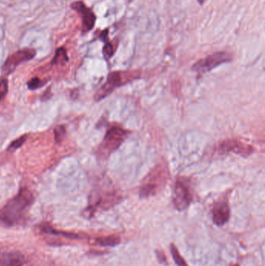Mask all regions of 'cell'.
<instances>
[{
  "label": "cell",
  "mask_w": 265,
  "mask_h": 266,
  "mask_svg": "<svg viewBox=\"0 0 265 266\" xmlns=\"http://www.w3.org/2000/svg\"><path fill=\"white\" fill-rule=\"evenodd\" d=\"M26 139H27V135H23L21 137L12 142L11 144L8 147L7 150L10 151V152H13V151L19 149L25 144V142L26 141Z\"/></svg>",
  "instance_id": "14"
},
{
  "label": "cell",
  "mask_w": 265,
  "mask_h": 266,
  "mask_svg": "<svg viewBox=\"0 0 265 266\" xmlns=\"http://www.w3.org/2000/svg\"><path fill=\"white\" fill-rule=\"evenodd\" d=\"M129 136V132L122 127H110L106 131L103 141L97 150V156L101 160L108 158L111 153H114L118 147L123 144L125 139Z\"/></svg>",
  "instance_id": "3"
},
{
  "label": "cell",
  "mask_w": 265,
  "mask_h": 266,
  "mask_svg": "<svg viewBox=\"0 0 265 266\" xmlns=\"http://www.w3.org/2000/svg\"><path fill=\"white\" fill-rule=\"evenodd\" d=\"M9 84L7 79L4 78L0 80V101H2L8 93Z\"/></svg>",
  "instance_id": "18"
},
{
  "label": "cell",
  "mask_w": 265,
  "mask_h": 266,
  "mask_svg": "<svg viewBox=\"0 0 265 266\" xmlns=\"http://www.w3.org/2000/svg\"><path fill=\"white\" fill-rule=\"evenodd\" d=\"M232 55L226 52H217L199 60L193 65L192 69L198 73H206L218 65L232 61Z\"/></svg>",
  "instance_id": "6"
},
{
  "label": "cell",
  "mask_w": 265,
  "mask_h": 266,
  "mask_svg": "<svg viewBox=\"0 0 265 266\" xmlns=\"http://www.w3.org/2000/svg\"><path fill=\"white\" fill-rule=\"evenodd\" d=\"M46 82H47V81L40 80L38 77H34V78H32L30 81L27 82V87H28L29 89H31V90H34V89L43 87Z\"/></svg>",
  "instance_id": "17"
},
{
  "label": "cell",
  "mask_w": 265,
  "mask_h": 266,
  "mask_svg": "<svg viewBox=\"0 0 265 266\" xmlns=\"http://www.w3.org/2000/svg\"><path fill=\"white\" fill-rule=\"evenodd\" d=\"M71 8L81 16L82 19V30L90 31L94 28L96 15L91 9L87 7L82 1H76L71 4Z\"/></svg>",
  "instance_id": "9"
},
{
  "label": "cell",
  "mask_w": 265,
  "mask_h": 266,
  "mask_svg": "<svg viewBox=\"0 0 265 266\" xmlns=\"http://www.w3.org/2000/svg\"><path fill=\"white\" fill-rule=\"evenodd\" d=\"M120 240L116 236H107L103 238L97 239V242L100 245L102 246H114L119 243Z\"/></svg>",
  "instance_id": "16"
},
{
  "label": "cell",
  "mask_w": 265,
  "mask_h": 266,
  "mask_svg": "<svg viewBox=\"0 0 265 266\" xmlns=\"http://www.w3.org/2000/svg\"><path fill=\"white\" fill-rule=\"evenodd\" d=\"M25 258L19 251H4L0 253V266H23Z\"/></svg>",
  "instance_id": "11"
},
{
  "label": "cell",
  "mask_w": 265,
  "mask_h": 266,
  "mask_svg": "<svg viewBox=\"0 0 265 266\" xmlns=\"http://www.w3.org/2000/svg\"><path fill=\"white\" fill-rule=\"evenodd\" d=\"M169 170L164 164H159L148 174L139 190L141 197L147 198L160 192L169 179Z\"/></svg>",
  "instance_id": "2"
},
{
  "label": "cell",
  "mask_w": 265,
  "mask_h": 266,
  "mask_svg": "<svg viewBox=\"0 0 265 266\" xmlns=\"http://www.w3.org/2000/svg\"><path fill=\"white\" fill-rule=\"evenodd\" d=\"M198 2H199L200 3L202 4V2H203V0H198Z\"/></svg>",
  "instance_id": "21"
},
{
  "label": "cell",
  "mask_w": 265,
  "mask_h": 266,
  "mask_svg": "<svg viewBox=\"0 0 265 266\" xmlns=\"http://www.w3.org/2000/svg\"><path fill=\"white\" fill-rule=\"evenodd\" d=\"M34 202L33 192L22 188L14 197L0 208V225L11 227L19 224Z\"/></svg>",
  "instance_id": "1"
},
{
  "label": "cell",
  "mask_w": 265,
  "mask_h": 266,
  "mask_svg": "<svg viewBox=\"0 0 265 266\" xmlns=\"http://www.w3.org/2000/svg\"><path fill=\"white\" fill-rule=\"evenodd\" d=\"M230 209L229 203L226 200L217 202L212 208L213 222L215 225L221 227L227 223L230 219Z\"/></svg>",
  "instance_id": "10"
},
{
  "label": "cell",
  "mask_w": 265,
  "mask_h": 266,
  "mask_svg": "<svg viewBox=\"0 0 265 266\" xmlns=\"http://www.w3.org/2000/svg\"><path fill=\"white\" fill-rule=\"evenodd\" d=\"M253 147L237 140H226L216 146L215 152L218 154L234 153L241 156H247L253 153Z\"/></svg>",
  "instance_id": "8"
},
{
  "label": "cell",
  "mask_w": 265,
  "mask_h": 266,
  "mask_svg": "<svg viewBox=\"0 0 265 266\" xmlns=\"http://www.w3.org/2000/svg\"><path fill=\"white\" fill-rule=\"evenodd\" d=\"M103 53L105 59H106L111 58L113 55L114 54V49L112 44L110 43V42H106L105 47H104Z\"/></svg>",
  "instance_id": "19"
},
{
  "label": "cell",
  "mask_w": 265,
  "mask_h": 266,
  "mask_svg": "<svg viewBox=\"0 0 265 266\" xmlns=\"http://www.w3.org/2000/svg\"><path fill=\"white\" fill-rule=\"evenodd\" d=\"M66 129L64 125H58L54 130V140L57 144H61L66 136Z\"/></svg>",
  "instance_id": "15"
},
{
  "label": "cell",
  "mask_w": 265,
  "mask_h": 266,
  "mask_svg": "<svg viewBox=\"0 0 265 266\" xmlns=\"http://www.w3.org/2000/svg\"><path fill=\"white\" fill-rule=\"evenodd\" d=\"M51 97H52V93H51L50 88H49V89L42 94L41 100H42V101H47V100L51 98Z\"/></svg>",
  "instance_id": "20"
},
{
  "label": "cell",
  "mask_w": 265,
  "mask_h": 266,
  "mask_svg": "<svg viewBox=\"0 0 265 266\" xmlns=\"http://www.w3.org/2000/svg\"></svg>",
  "instance_id": "22"
},
{
  "label": "cell",
  "mask_w": 265,
  "mask_h": 266,
  "mask_svg": "<svg viewBox=\"0 0 265 266\" xmlns=\"http://www.w3.org/2000/svg\"><path fill=\"white\" fill-rule=\"evenodd\" d=\"M170 251H171L172 256H173V259H174L177 266H188L187 263H186V262H185V259H184V258L181 256L179 251L174 246V244H171L170 245Z\"/></svg>",
  "instance_id": "13"
},
{
  "label": "cell",
  "mask_w": 265,
  "mask_h": 266,
  "mask_svg": "<svg viewBox=\"0 0 265 266\" xmlns=\"http://www.w3.org/2000/svg\"><path fill=\"white\" fill-rule=\"evenodd\" d=\"M36 53L37 52L35 49H30V48L21 49L14 52L10 55L4 62L2 68V73L6 76L11 74L15 71L18 65H21L23 62L30 61L32 59H34Z\"/></svg>",
  "instance_id": "7"
},
{
  "label": "cell",
  "mask_w": 265,
  "mask_h": 266,
  "mask_svg": "<svg viewBox=\"0 0 265 266\" xmlns=\"http://www.w3.org/2000/svg\"><path fill=\"white\" fill-rule=\"evenodd\" d=\"M135 77H138V76L129 73H122L118 71L110 73L106 79V82L94 94V100L96 101H102L103 99L108 97L114 89L122 87L124 84L131 82L135 79Z\"/></svg>",
  "instance_id": "4"
},
{
  "label": "cell",
  "mask_w": 265,
  "mask_h": 266,
  "mask_svg": "<svg viewBox=\"0 0 265 266\" xmlns=\"http://www.w3.org/2000/svg\"><path fill=\"white\" fill-rule=\"evenodd\" d=\"M193 196L190 190V184L185 177L178 178L174 185L173 203L179 211L185 210L192 202Z\"/></svg>",
  "instance_id": "5"
},
{
  "label": "cell",
  "mask_w": 265,
  "mask_h": 266,
  "mask_svg": "<svg viewBox=\"0 0 265 266\" xmlns=\"http://www.w3.org/2000/svg\"><path fill=\"white\" fill-rule=\"evenodd\" d=\"M69 61V57L67 56L65 48H59L57 49L54 58L52 61V65H63Z\"/></svg>",
  "instance_id": "12"
}]
</instances>
